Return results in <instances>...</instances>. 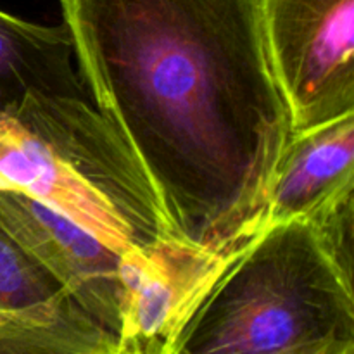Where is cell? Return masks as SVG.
<instances>
[{"mask_svg":"<svg viewBox=\"0 0 354 354\" xmlns=\"http://www.w3.org/2000/svg\"><path fill=\"white\" fill-rule=\"evenodd\" d=\"M239 251H214L173 239L121 252L120 353H175L190 318Z\"/></svg>","mask_w":354,"mask_h":354,"instance_id":"5","label":"cell"},{"mask_svg":"<svg viewBox=\"0 0 354 354\" xmlns=\"http://www.w3.org/2000/svg\"><path fill=\"white\" fill-rule=\"evenodd\" d=\"M292 133L354 114V0H261Z\"/></svg>","mask_w":354,"mask_h":354,"instance_id":"4","label":"cell"},{"mask_svg":"<svg viewBox=\"0 0 354 354\" xmlns=\"http://www.w3.org/2000/svg\"><path fill=\"white\" fill-rule=\"evenodd\" d=\"M173 354H354L353 273L311 220L270 225L228 263Z\"/></svg>","mask_w":354,"mask_h":354,"instance_id":"2","label":"cell"},{"mask_svg":"<svg viewBox=\"0 0 354 354\" xmlns=\"http://www.w3.org/2000/svg\"><path fill=\"white\" fill-rule=\"evenodd\" d=\"M0 187L50 207L120 254L180 241L135 156L88 99L28 95L0 111Z\"/></svg>","mask_w":354,"mask_h":354,"instance_id":"3","label":"cell"},{"mask_svg":"<svg viewBox=\"0 0 354 354\" xmlns=\"http://www.w3.org/2000/svg\"><path fill=\"white\" fill-rule=\"evenodd\" d=\"M80 76L176 237L244 248L292 138L261 0H59Z\"/></svg>","mask_w":354,"mask_h":354,"instance_id":"1","label":"cell"},{"mask_svg":"<svg viewBox=\"0 0 354 354\" xmlns=\"http://www.w3.org/2000/svg\"><path fill=\"white\" fill-rule=\"evenodd\" d=\"M0 216L64 292L116 335L123 310L120 252L50 207L3 187Z\"/></svg>","mask_w":354,"mask_h":354,"instance_id":"6","label":"cell"},{"mask_svg":"<svg viewBox=\"0 0 354 354\" xmlns=\"http://www.w3.org/2000/svg\"><path fill=\"white\" fill-rule=\"evenodd\" d=\"M349 192H354V114L292 133L263 228L310 220Z\"/></svg>","mask_w":354,"mask_h":354,"instance_id":"7","label":"cell"},{"mask_svg":"<svg viewBox=\"0 0 354 354\" xmlns=\"http://www.w3.org/2000/svg\"><path fill=\"white\" fill-rule=\"evenodd\" d=\"M71 299L0 216V317L41 310Z\"/></svg>","mask_w":354,"mask_h":354,"instance_id":"9","label":"cell"},{"mask_svg":"<svg viewBox=\"0 0 354 354\" xmlns=\"http://www.w3.org/2000/svg\"><path fill=\"white\" fill-rule=\"evenodd\" d=\"M73 55L64 24L45 26L0 10V111L28 95L88 99Z\"/></svg>","mask_w":354,"mask_h":354,"instance_id":"8","label":"cell"}]
</instances>
